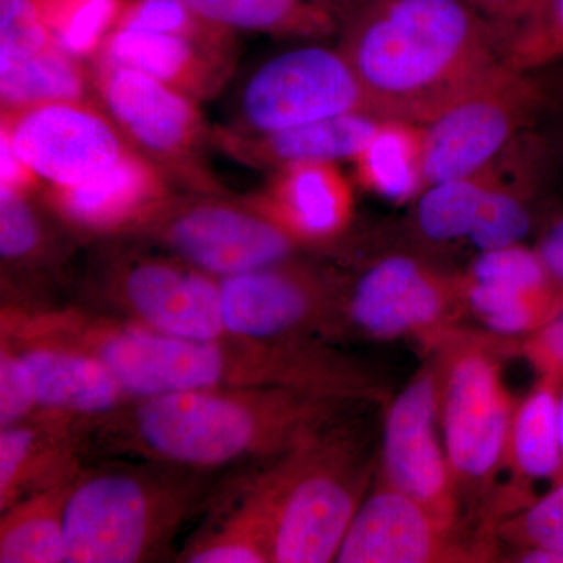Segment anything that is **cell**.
I'll use <instances>...</instances> for the list:
<instances>
[{
  "instance_id": "7402d4cb",
  "label": "cell",
  "mask_w": 563,
  "mask_h": 563,
  "mask_svg": "<svg viewBox=\"0 0 563 563\" xmlns=\"http://www.w3.org/2000/svg\"><path fill=\"white\" fill-rule=\"evenodd\" d=\"M95 58L139 69L198 102L217 95L233 68V52L187 36L133 29H114Z\"/></svg>"
},
{
  "instance_id": "3957f363",
  "label": "cell",
  "mask_w": 563,
  "mask_h": 563,
  "mask_svg": "<svg viewBox=\"0 0 563 563\" xmlns=\"http://www.w3.org/2000/svg\"><path fill=\"white\" fill-rule=\"evenodd\" d=\"M339 40L368 113L417 124L483 84L506 51L466 0H362Z\"/></svg>"
},
{
  "instance_id": "4316f807",
  "label": "cell",
  "mask_w": 563,
  "mask_h": 563,
  "mask_svg": "<svg viewBox=\"0 0 563 563\" xmlns=\"http://www.w3.org/2000/svg\"><path fill=\"white\" fill-rule=\"evenodd\" d=\"M422 124L383 120L354 158L363 188L393 203L412 202L424 190Z\"/></svg>"
},
{
  "instance_id": "f35d334b",
  "label": "cell",
  "mask_w": 563,
  "mask_h": 563,
  "mask_svg": "<svg viewBox=\"0 0 563 563\" xmlns=\"http://www.w3.org/2000/svg\"><path fill=\"white\" fill-rule=\"evenodd\" d=\"M520 352L539 374L563 379V307L542 328L525 336Z\"/></svg>"
},
{
  "instance_id": "7c38bea8",
  "label": "cell",
  "mask_w": 563,
  "mask_h": 563,
  "mask_svg": "<svg viewBox=\"0 0 563 563\" xmlns=\"http://www.w3.org/2000/svg\"><path fill=\"white\" fill-rule=\"evenodd\" d=\"M343 309L373 339L410 336L435 346L453 333L454 318L466 309L462 274L444 273L413 255H387L358 277Z\"/></svg>"
},
{
  "instance_id": "d590c367",
  "label": "cell",
  "mask_w": 563,
  "mask_h": 563,
  "mask_svg": "<svg viewBox=\"0 0 563 563\" xmlns=\"http://www.w3.org/2000/svg\"><path fill=\"white\" fill-rule=\"evenodd\" d=\"M55 41L36 0H0V62H20Z\"/></svg>"
},
{
  "instance_id": "8fae6325",
  "label": "cell",
  "mask_w": 563,
  "mask_h": 563,
  "mask_svg": "<svg viewBox=\"0 0 563 563\" xmlns=\"http://www.w3.org/2000/svg\"><path fill=\"white\" fill-rule=\"evenodd\" d=\"M366 110L357 74L339 46L310 44L263 63L240 98V133H269Z\"/></svg>"
},
{
  "instance_id": "d6a6232c",
  "label": "cell",
  "mask_w": 563,
  "mask_h": 563,
  "mask_svg": "<svg viewBox=\"0 0 563 563\" xmlns=\"http://www.w3.org/2000/svg\"><path fill=\"white\" fill-rule=\"evenodd\" d=\"M114 29L169 33L235 51V33L207 20L188 0H121Z\"/></svg>"
},
{
  "instance_id": "1f68e13d",
  "label": "cell",
  "mask_w": 563,
  "mask_h": 563,
  "mask_svg": "<svg viewBox=\"0 0 563 563\" xmlns=\"http://www.w3.org/2000/svg\"><path fill=\"white\" fill-rule=\"evenodd\" d=\"M499 533L517 547L518 562L563 563V477L504 521Z\"/></svg>"
},
{
  "instance_id": "5bb4252c",
  "label": "cell",
  "mask_w": 563,
  "mask_h": 563,
  "mask_svg": "<svg viewBox=\"0 0 563 563\" xmlns=\"http://www.w3.org/2000/svg\"><path fill=\"white\" fill-rule=\"evenodd\" d=\"M229 335L255 340H312L343 312L335 284L313 266L274 263L220 279Z\"/></svg>"
},
{
  "instance_id": "60d3db41",
  "label": "cell",
  "mask_w": 563,
  "mask_h": 563,
  "mask_svg": "<svg viewBox=\"0 0 563 563\" xmlns=\"http://www.w3.org/2000/svg\"><path fill=\"white\" fill-rule=\"evenodd\" d=\"M536 251L551 277L563 287V207L553 211L544 221Z\"/></svg>"
},
{
  "instance_id": "9c48e42d",
  "label": "cell",
  "mask_w": 563,
  "mask_h": 563,
  "mask_svg": "<svg viewBox=\"0 0 563 563\" xmlns=\"http://www.w3.org/2000/svg\"><path fill=\"white\" fill-rule=\"evenodd\" d=\"M224 279L295 257L301 244L251 201L173 195L135 232Z\"/></svg>"
},
{
  "instance_id": "74e56055",
  "label": "cell",
  "mask_w": 563,
  "mask_h": 563,
  "mask_svg": "<svg viewBox=\"0 0 563 563\" xmlns=\"http://www.w3.org/2000/svg\"><path fill=\"white\" fill-rule=\"evenodd\" d=\"M472 7L495 25L509 46L515 36L539 20L551 0H466ZM506 52V51H504Z\"/></svg>"
},
{
  "instance_id": "30bf717a",
  "label": "cell",
  "mask_w": 563,
  "mask_h": 563,
  "mask_svg": "<svg viewBox=\"0 0 563 563\" xmlns=\"http://www.w3.org/2000/svg\"><path fill=\"white\" fill-rule=\"evenodd\" d=\"M92 90L133 150L157 163L166 174L209 187L202 172L209 139L199 102L139 69L95 58Z\"/></svg>"
},
{
  "instance_id": "4dcf8cb0",
  "label": "cell",
  "mask_w": 563,
  "mask_h": 563,
  "mask_svg": "<svg viewBox=\"0 0 563 563\" xmlns=\"http://www.w3.org/2000/svg\"><path fill=\"white\" fill-rule=\"evenodd\" d=\"M52 38L73 57L87 60L113 32L121 0H36Z\"/></svg>"
},
{
  "instance_id": "f546056e",
  "label": "cell",
  "mask_w": 563,
  "mask_h": 563,
  "mask_svg": "<svg viewBox=\"0 0 563 563\" xmlns=\"http://www.w3.org/2000/svg\"><path fill=\"white\" fill-rule=\"evenodd\" d=\"M499 173V157L479 172L429 185L415 199V222L437 243L468 240Z\"/></svg>"
},
{
  "instance_id": "f1b7e54d",
  "label": "cell",
  "mask_w": 563,
  "mask_h": 563,
  "mask_svg": "<svg viewBox=\"0 0 563 563\" xmlns=\"http://www.w3.org/2000/svg\"><path fill=\"white\" fill-rule=\"evenodd\" d=\"M57 43L20 62H0L2 111L90 99L91 69Z\"/></svg>"
},
{
  "instance_id": "5b68a950",
  "label": "cell",
  "mask_w": 563,
  "mask_h": 563,
  "mask_svg": "<svg viewBox=\"0 0 563 563\" xmlns=\"http://www.w3.org/2000/svg\"><path fill=\"white\" fill-rule=\"evenodd\" d=\"M346 420L229 479L261 515L272 563L335 562L374 473L368 442Z\"/></svg>"
},
{
  "instance_id": "8d00e7d4",
  "label": "cell",
  "mask_w": 563,
  "mask_h": 563,
  "mask_svg": "<svg viewBox=\"0 0 563 563\" xmlns=\"http://www.w3.org/2000/svg\"><path fill=\"white\" fill-rule=\"evenodd\" d=\"M38 410L27 363L9 340L0 339V429L27 420Z\"/></svg>"
},
{
  "instance_id": "2e32d148",
  "label": "cell",
  "mask_w": 563,
  "mask_h": 563,
  "mask_svg": "<svg viewBox=\"0 0 563 563\" xmlns=\"http://www.w3.org/2000/svg\"><path fill=\"white\" fill-rule=\"evenodd\" d=\"M459 526L417 499L380 483L352 518L339 563H444L485 561L479 544L459 539Z\"/></svg>"
},
{
  "instance_id": "e575fe53",
  "label": "cell",
  "mask_w": 563,
  "mask_h": 563,
  "mask_svg": "<svg viewBox=\"0 0 563 563\" xmlns=\"http://www.w3.org/2000/svg\"><path fill=\"white\" fill-rule=\"evenodd\" d=\"M563 62V0H551L542 16L515 36L504 52V65L543 70Z\"/></svg>"
},
{
  "instance_id": "ac0fdd59",
  "label": "cell",
  "mask_w": 563,
  "mask_h": 563,
  "mask_svg": "<svg viewBox=\"0 0 563 563\" xmlns=\"http://www.w3.org/2000/svg\"><path fill=\"white\" fill-rule=\"evenodd\" d=\"M172 196L168 174L132 150L99 176L49 187L46 202L73 231L110 236L135 232Z\"/></svg>"
},
{
  "instance_id": "e0dca14e",
  "label": "cell",
  "mask_w": 563,
  "mask_h": 563,
  "mask_svg": "<svg viewBox=\"0 0 563 563\" xmlns=\"http://www.w3.org/2000/svg\"><path fill=\"white\" fill-rule=\"evenodd\" d=\"M466 310L495 335L528 336L563 307V287L536 247L484 251L462 274Z\"/></svg>"
},
{
  "instance_id": "44dd1931",
  "label": "cell",
  "mask_w": 563,
  "mask_h": 563,
  "mask_svg": "<svg viewBox=\"0 0 563 563\" xmlns=\"http://www.w3.org/2000/svg\"><path fill=\"white\" fill-rule=\"evenodd\" d=\"M9 340L27 363L40 410L74 420L101 417L131 401L113 373L88 352L43 340Z\"/></svg>"
},
{
  "instance_id": "ba28073f",
  "label": "cell",
  "mask_w": 563,
  "mask_h": 563,
  "mask_svg": "<svg viewBox=\"0 0 563 563\" xmlns=\"http://www.w3.org/2000/svg\"><path fill=\"white\" fill-rule=\"evenodd\" d=\"M84 307L166 335H229L222 321L220 279L169 252L113 255Z\"/></svg>"
},
{
  "instance_id": "52a82bcc",
  "label": "cell",
  "mask_w": 563,
  "mask_h": 563,
  "mask_svg": "<svg viewBox=\"0 0 563 563\" xmlns=\"http://www.w3.org/2000/svg\"><path fill=\"white\" fill-rule=\"evenodd\" d=\"M539 73L503 63L483 84L422 124L424 188L479 172L537 128L553 96Z\"/></svg>"
},
{
  "instance_id": "603a6c76",
  "label": "cell",
  "mask_w": 563,
  "mask_h": 563,
  "mask_svg": "<svg viewBox=\"0 0 563 563\" xmlns=\"http://www.w3.org/2000/svg\"><path fill=\"white\" fill-rule=\"evenodd\" d=\"M380 122L372 113L357 111L269 133L225 129L214 140L239 161L274 172L298 163L354 161Z\"/></svg>"
},
{
  "instance_id": "83f0119b",
  "label": "cell",
  "mask_w": 563,
  "mask_h": 563,
  "mask_svg": "<svg viewBox=\"0 0 563 563\" xmlns=\"http://www.w3.org/2000/svg\"><path fill=\"white\" fill-rule=\"evenodd\" d=\"M211 507L213 518L188 540L177 562L272 563L261 515L229 481H224Z\"/></svg>"
},
{
  "instance_id": "277c9868",
  "label": "cell",
  "mask_w": 563,
  "mask_h": 563,
  "mask_svg": "<svg viewBox=\"0 0 563 563\" xmlns=\"http://www.w3.org/2000/svg\"><path fill=\"white\" fill-rule=\"evenodd\" d=\"M221 481L217 472L136 459L85 462L66 503V563L169 561Z\"/></svg>"
},
{
  "instance_id": "7a4b0ae2",
  "label": "cell",
  "mask_w": 563,
  "mask_h": 563,
  "mask_svg": "<svg viewBox=\"0 0 563 563\" xmlns=\"http://www.w3.org/2000/svg\"><path fill=\"white\" fill-rule=\"evenodd\" d=\"M358 402L290 387L203 388L131 399L77 421V433L85 462L136 459L221 473L287 454Z\"/></svg>"
},
{
  "instance_id": "484cf974",
  "label": "cell",
  "mask_w": 563,
  "mask_h": 563,
  "mask_svg": "<svg viewBox=\"0 0 563 563\" xmlns=\"http://www.w3.org/2000/svg\"><path fill=\"white\" fill-rule=\"evenodd\" d=\"M76 477L25 496L0 512V563L66 562V503Z\"/></svg>"
},
{
  "instance_id": "d6986e66",
  "label": "cell",
  "mask_w": 563,
  "mask_h": 563,
  "mask_svg": "<svg viewBox=\"0 0 563 563\" xmlns=\"http://www.w3.org/2000/svg\"><path fill=\"white\" fill-rule=\"evenodd\" d=\"M301 246L331 243L350 228L354 188L336 163H298L274 169L250 199Z\"/></svg>"
},
{
  "instance_id": "ffe728a7",
  "label": "cell",
  "mask_w": 563,
  "mask_h": 563,
  "mask_svg": "<svg viewBox=\"0 0 563 563\" xmlns=\"http://www.w3.org/2000/svg\"><path fill=\"white\" fill-rule=\"evenodd\" d=\"M77 420L38 410L0 429V512L84 468Z\"/></svg>"
},
{
  "instance_id": "836d02e7",
  "label": "cell",
  "mask_w": 563,
  "mask_h": 563,
  "mask_svg": "<svg viewBox=\"0 0 563 563\" xmlns=\"http://www.w3.org/2000/svg\"><path fill=\"white\" fill-rule=\"evenodd\" d=\"M27 192L0 188V257L2 265H32L46 254L47 236Z\"/></svg>"
},
{
  "instance_id": "d4e9b609",
  "label": "cell",
  "mask_w": 563,
  "mask_h": 563,
  "mask_svg": "<svg viewBox=\"0 0 563 563\" xmlns=\"http://www.w3.org/2000/svg\"><path fill=\"white\" fill-rule=\"evenodd\" d=\"M561 377L539 374L531 391L515 407L507 463L526 481L563 477V450L559 428Z\"/></svg>"
},
{
  "instance_id": "b9f144b4",
  "label": "cell",
  "mask_w": 563,
  "mask_h": 563,
  "mask_svg": "<svg viewBox=\"0 0 563 563\" xmlns=\"http://www.w3.org/2000/svg\"><path fill=\"white\" fill-rule=\"evenodd\" d=\"M0 188H10V190L27 192L32 195L40 180L35 174L24 165V162L18 157L13 146L5 136L0 135Z\"/></svg>"
},
{
  "instance_id": "6da1fadb",
  "label": "cell",
  "mask_w": 563,
  "mask_h": 563,
  "mask_svg": "<svg viewBox=\"0 0 563 563\" xmlns=\"http://www.w3.org/2000/svg\"><path fill=\"white\" fill-rule=\"evenodd\" d=\"M0 333L88 352L131 399L229 387L301 388L362 401L379 393L368 369L313 340L185 339L84 306H2Z\"/></svg>"
},
{
  "instance_id": "7bdbcfd3",
  "label": "cell",
  "mask_w": 563,
  "mask_h": 563,
  "mask_svg": "<svg viewBox=\"0 0 563 563\" xmlns=\"http://www.w3.org/2000/svg\"><path fill=\"white\" fill-rule=\"evenodd\" d=\"M559 428H561V440L563 450V379L561 380V388H559Z\"/></svg>"
},
{
  "instance_id": "ab89813d",
  "label": "cell",
  "mask_w": 563,
  "mask_h": 563,
  "mask_svg": "<svg viewBox=\"0 0 563 563\" xmlns=\"http://www.w3.org/2000/svg\"><path fill=\"white\" fill-rule=\"evenodd\" d=\"M551 181L563 184V95L554 91L536 128Z\"/></svg>"
},
{
  "instance_id": "cb8c5ba5",
  "label": "cell",
  "mask_w": 563,
  "mask_h": 563,
  "mask_svg": "<svg viewBox=\"0 0 563 563\" xmlns=\"http://www.w3.org/2000/svg\"><path fill=\"white\" fill-rule=\"evenodd\" d=\"M225 31L303 41L339 38L362 0H188Z\"/></svg>"
},
{
  "instance_id": "9a60e30c",
  "label": "cell",
  "mask_w": 563,
  "mask_h": 563,
  "mask_svg": "<svg viewBox=\"0 0 563 563\" xmlns=\"http://www.w3.org/2000/svg\"><path fill=\"white\" fill-rule=\"evenodd\" d=\"M380 472L384 484L417 499L446 523L459 526V485L440 431V379L426 366L388 407Z\"/></svg>"
},
{
  "instance_id": "4fadbf2b",
  "label": "cell",
  "mask_w": 563,
  "mask_h": 563,
  "mask_svg": "<svg viewBox=\"0 0 563 563\" xmlns=\"http://www.w3.org/2000/svg\"><path fill=\"white\" fill-rule=\"evenodd\" d=\"M98 103L81 99L2 111L0 135L40 181L49 187L80 184L133 150Z\"/></svg>"
},
{
  "instance_id": "8992f818",
  "label": "cell",
  "mask_w": 563,
  "mask_h": 563,
  "mask_svg": "<svg viewBox=\"0 0 563 563\" xmlns=\"http://www.w3.org/2000/svg\"><path fill=\"white\" fill-rule=\"evenodd\" d=\"M439 365L440 431L459 487L483 488L507 465L515 404L498 355L451 333Z\"/></svg>"
}]
</instances>
